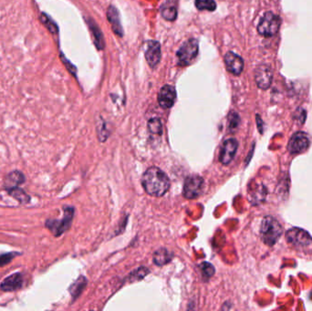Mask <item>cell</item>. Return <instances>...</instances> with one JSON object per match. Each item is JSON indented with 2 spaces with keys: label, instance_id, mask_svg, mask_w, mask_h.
<instances>
[{
  "label": "cell",
  "instance_id": "1",
  "mask_svg": "<svg viewBox=\"0 0 312 311\" xmlns=\"http://www.w3.org/2000/svg\"><path fill=\"white\" fill-rule=\"evenodd\" d=\"M142 185L147 194L161 197L167 194L171 186L170 179L158 167H150L142 174Z\"/></svg>",
  "mask_w": 312,
  "mask_h": 311
},
{
  "label": "cell",
  "instance_id": "2",
  "mask_svg": "<svg viewBox=\"0 0 312 311\" xmlns=\"http://www.w3.org/2000/svg\"><path fill=\"white\" fill-rule=\"evenodd\" d=\"M282 226L277 219L269 215L264 217L260 226V234L266 245L269 247L274 246L282 235Z\"/></svg>",
  "mask_w": 312,
  "mask_h": 311
},
{
  "label": "cell",
  "instance_id": "3",
  "mask_svg": "<svg viewBox=\"0 0 312 311\" xmlns=\"http://www.w3.org/2000/svg\"><path fill=\"white\" fill-rule=\"evenodd\" d=\"M74 208L71 206H66L64 207V215L63 218L61 219H49L46 221V227L49 228L50 232L55 236H61V234L65 233L66 231L69 230V227L72 223L73 216H74Z\"/></svg>",
  "mask_w": 312,
  "mask_h": 311
},
{
  "label": "cell",
  "instance_id": "4",
  "mask_svg": "<svg viewBox=\"0 0 312 311\" xmlns=\"http://www.w3.org/2000/svg\"><path fill=\"white\" fill-rule=\"evenodd\" d=\"M198 41L195 39H190L182 45L177 51L179 66H188L198 55Z\"/></svg>",
  "mask_w": 312,
  "mask_h": 311
},
{
  "label": "cell",
  "instance_id": "5",
  "mask_svg": "<svg viewBox=\"0 0 312 311\" xmlns=\"http://www.w3.org/2000/svg\"><path fill=\"white\" fill-rule=\"evenodd\" d=\"M280 16L272 12H267L260 20L258 26V31L264 36H272L276 35L280 28Z\"/></svg>",
  "mask_w": 312,
  "mask_h": 311
},
{
  "label": "cell",
  "instance_id": "6",
  "mask_svg": "<svg viewBox=\"0 0 312 311\" xmlns=\"http://www.w3.org/2000/svg\"><path fill=\"white\" fill-rule=\"evenodd\" d=\"M205 181L199 175H191L186 179L182 194L187 199H196L203 193Z\"/></svg>",
  "mask_w": 312,
  "mask_h": 311
},
{
  "label": "cell",
  "instance_id": "7",
  "mask_svg": "<svg viewBox=\"0 0 312 311\" xmlns=\"http://www.w3.org/2000/svg\"><path fill=\"white\" fill-rule=\"evenodd\" d=\"M286 239L289 244L296 247H306L312 242V237L307 231L293 227L286 233Z\"/></svg>",
  "mask_w": 312,
  "mask_h": 311
},
{
  "label": "cell",
  "instance_id": "8",
  "mask_svg": "<svg viewBox=\"0 0 312 311\" xmlns=\"http://www.w3.org/2000/svg\"><path fill=\"white\" fill-rule=\"evenodd\" d=\"M237 148H238V141H236L235 138H230L224 141L219 153L220 162L224 166L229 164L235 158Z\"/></svg>",
  "mask_w": 312,
  "mask_h": 311
},
{
  "label": "cell",
  "instance_id": "9",
  "mask_svg": "<svg viewBox=\"0 0 312 311\" xmlns=\"http://www.w3.org/2000/svg\"><path fill=\"white\" fill-rule=\"evenodd\" d=\"M309 146V139L308 135L303 132H298L293 134L288 142V149L291 154H301L308 149Z\"/></svg>",
  "mask_w": 312,
  "mask_h": 311
},
{
  "label": "cell",
  "instance_id": "10",
  "mask_svg": "<svg viewBox=\"0 0 312 311\" xmlns=\"http://www.w3.org/2000/svg\"><path fill=\"white\" fill-rule=\"evenodd\" d=\"M273 80L272 69L268 65H260L255 70V81L260 89H267L270 87Z\"/></svg>",
  "mask_w": 312,
  "mask_h": 311
},
{
  "label": "cell",
  "instance_id": "11",
  "mask_svg": "<svg viewBox=\"0 0 312 311\" xmlns=\"http://www.w3.org/2000/svg\"><path fill=\"white\" fill-rule=\"evenodd\" d=\"M176 100V92L173 86L166 85L163 86L158 95V102L163 109H170L174 104Z\"/></svg>",
  "mask_w": 312,
  "mask_h": 311
},
{
  "label": "cell",
  "instance_id": "12",
  "mask_svg": "<svg viewBox=\"0 0 312 311\" xmlns=\"http://www.w3.org/2000/svg\"><path fill=\"white\" fill-rule=\"evenodd\" d=\"M161 46L158 41H149L146 49L145 58L150 67L154 68L158 65L161 60Z\"/></svg>",
  "mask_w": 312,
  "mask_h": 311
},
{
  "label": "cell",
  "instance_id": "13",
  "mask_svg": "<svg viewBox=\"0 0 312 311\" xmlns=\"http://www.w3.org/2000/svg\"><path fill=\"white\" fill-rule=\"evenodd\" d=\"M225 63L229 72L234 75H240L243 71L244 61L241 57L234 52H227L225 56Z\"/></svg>",
  "mask_w": 312,
  "mask_h": 311
},
{
  "label": "cell",
  "instance_id": "14",
  "mask_svg": "<svg viewBox=\"0 0 312 311\" xmlns=\"http://www.w3.org/2000/svg\"><path fill=\"white\" fill-rule=\"evenodd\" d=\"M22 286H23V276L21 273H16L5 279L0 284V288L1 290L6 292H12L20 289Z\"/></svg>",
  "mask_w": 312,
  "mask_h": 311
},
{
  "label": "cell",
  "instance_id": "15",
  "mask_svg": "<svg viewBox=\"0 0 312 311\" xmlns=\"http://www.w3.org/2000/svg\"><path fill=\"white\" fill-rule=\"evenodd\" d=\"M25 182V175L20 171L11 172L6 176L5 179V189H12L21 186Z\"/></svg>",
  "mask_w": 312,
  "mask_h": 311
},
{
  "label": "cell",
  "instance_id": "16",
  "mask_svg": "<svg viewBox=\"0 0 312 311\" xmlns=\"http://www.w3.org/2000/svg\"><path fill=\"white\" fill-rule=\"evenodd\" d=\"M107 16H108V20L111 22L114 33L118 36H122L123 31H122L121 21L119 19V13H118L117 9L113 6H111L107 10Z\"/></svg>",
  "mask_w": 312,
  "mask_h": 311
},
{
  "label": "cell",
  "instance_id": "17",
  "mask_svg": "<svg viewBox=\"0 0 312 311\" xmlns=\"http://www.w3.org/2000/svg\"><path fill=\"white\" fill-rule=\"evenodd\" d=\"M172 259H173V253L167 250V248H160L154 252V263L158 267L166 266L172 261Z\"/></svg>",
  "mask_w": 312,
  "mask_h": 311
},
{
  "label": "cell",
  "instance_id": "18",
  "mask_svg": "<svg viewBox=\"0 0 312 311\" xmlns=\"http://www.w3.org/2000/svg\"><path fill=\"white\" fill-rule=\"evenodd\" d=\"M86 284H87V280H86L85 278L80 277L77 281H75V283L71 285V287H69V292L72 296L73 299H77L78 297L81 295L83 288L85 287Z\"/></svg>",
  "mask_w": 312,
  "mask_h": 311
},
{
  "label": "cell",
  "instance_id": "19",
  "mask_svg": "<svg viewBox=\"0 0 312 311\" xmlns=\"http://www.w3.org/2000/svg\"><path fill=\"white\" fill-rule=\"evenodd\" d=\"M7 191H8V194H10L12 197L16 199V201H19L21 204H28L30 201L29 195L26 194V192L23 189L20 188V187L8 189Z\"/></svg>",
  "mask_w": 312,
  "mask_h": 311
},
{
  "label": "cell",
  "instance_id": "20",
  "mask_svg": "<svg viewBox=\"0 0 312 311\" xmlns=\"http://www.w3.org/2000/svg\"><path fill=\"white\" fill-rule=\"evenodd\" d=\"M162 16L166 21H174L177 17V9L173 5H164L161 9Z\"/></svg>",
  "mask_w": 312,
  "mask_h": 311
},
{
  "label": "cell",
  "instance_id": "21",
  "mask_svg": "<svg viewBox=\"0 0 312 311\" xmlns=\"http://www.w3.org/2000/svg\"><path fill=\"white\" fill-rule=\"evenodd\" d=\"M89 28L93 30L94 32V41H95V44L99 49H102L104 48V41H103V38H102V33L100 31V29L98 28L96 25L94 24V22L91 21V23L89 22Z\"/></svg>",
  "mask_w": 312,
  "mask_h": 311
},
{
  "label": "cell",
  "instance_id": "22",
  "mask_svg": "<svg viewBox=\"0 0 312 311\" xmlns=\"http://www.w3.org/2000/svg\"><path fill=\"white\" fill-rule=\"evenodd\" d=\"M148 129L151 134L161 135L162 134V121L158 118H153L148 121Z\"/></svg>",
  "mask_w": 312,
  "mask_h": 311
},
{
  "label": "cell",
  "instance_id": "23",
  "mask_svg": "<svg viewBox=\"0 0 312 311\" xmlns=\"http://www.w3.org/2000/svg\"><path fill=\"white\" fill-rule=\"evenodd\" d=\"M195 7L199 10L214 11L216 8V3L215 0H195Z\"/></svg>",
  "mask_w": 312,
  "mask_h": 311
},
{
  "label": "cell",
  "instance_id": "24",
  "mask_svg": "<svg viewBox=\"0 0 312 311\" xmlns=\"http://www.w3.org/2000/svg\"><path fill=\"white\" fill-rule=\"evenodd\" d=\"M41 20L42 21V24H44L45 27L48 28L50 32L53 33V34L58 33L59 28H58L57 25L55 24V22L47 14L42 13L41 16Z\"/></svg>",
  "mask_w": 312,
  "mask_h": 311
},
{
  "label": "cell",
  "instance_id": "25",
  "mask_svg": "<svg viewBox=\"0 0 312 311\" xmlns=\"http://www.w3.org/2000/svg\"><path fill=\"white\" fill-rule=\"evenodd\" d=\"M199 267L205 279H209L215 274V267L210 263L203 262Z\"/></svg>",
  "mask_w": 312,
  "mask_h": 311
},
{
  "label": "cell",
  "instance_id": "26",
  "mask_svg": "<svg viewBox=\"0 0 312 311\" xmlns=\"http://www.w3.org/2000/svg\"><path fill=\"white\" fill-rule=\"evenodd\" d=\"M19 253H7V254H0V267H4L12 261L13 259H15L16 255H19Z\"/></svg>",
  "mask_w": 312,
  "mask_h": 311
},
{
  "label": "cell",
  "instance_id": "27",
  "mask_svg": "<svg viewBox=\"0 0 312 311\" xmlns=\"http://www.w3.org/2000/svg\"><path fill=\"white\" fill-rule=\"evenodd\" d=\"M240 116L235 113H231L228 116V127L230 130H235L240 124Z\"/></svg>",
  "mask_w": 312,
  "mask_h": 311
}]
</instances>
